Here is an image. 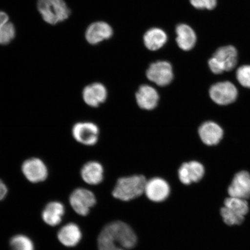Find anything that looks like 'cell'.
<instances>
[{
    "instance_id": "1",
    "label": "cell",
    "mask_w": 250,
    "mask_h": 250,
    "mask_svg": "<svg viewBox=\"0 0 250 250\" xmlns=\"http://www.w3.org/2000/svg\"><path fill=\"white\" fill-rule=\"evenodd\" d=\"M137 241L134 231L124 222L114 221L107 225L98 237L99 250H127L135 247Z\"/></svg>"
},
{
    "instance_id": "2",
    "label": "cell",
    "mask_w": 250,
    "mask_h": 250,
    "mask_svg": "<svg viewBox=\"0 0 250 250\" xmlns=\"http://www.w3.org/2000/svg\"><path fill=\"white\" fill-rule=\"evenodd\" d=\"M146 182L145 177L141 175L121 178L115 185L112 195L121 201H130L145 192Z\"/></svg>"
},
{
    "instance_id": "3",
    "label": "cell",
    "mask_w": 250,
    "mask_h": 250,
    "mask_svg": "<svg viewBox=\"0 0 250 250\" xmlns=\"http://www.w3.org/2000/svg\"><path fill=\"white\" fill-rule=\"evenodd\" d=\"M37 8L43 20L50 24L62 22L71 14L64 0H38Z\"/></svg>"
},
{
    "instance_id": "4",
    "label": "cell",
    "mask_w": 250,
    "mask_h": 250,
    "mask_svg": "<svg viewBox=\"0 0 250 250\" xmlns=\"http://www.w3.org/2000/svg\"><path fill=\"white\" fill-rule=\"evenodd\" d=\"M146 77L159 86H166L173 79V68L170 62L158 61L149 65L146 73Z\"/></svg>"
},
{
    "instance_id": "5",
    "label": "cell",
    "mask_w": 250,
    "mask_h": 250,
    "mask_svg": "<svg viewBox=\"0 0 250 250\" xmlns=\"http://www.w3.org/2000/svg\"><path fill=\"white\" fill-rule=\"evenodd\" d=\"M212 101L216 104L226 105L236 101L238 91L235 86L229 81H224L214 84L209 90Z\"/></svg>"
},
{
    "instance_id": "6",
    "label": "cell",
    "mask_w": 250,
    "mask_h": 250,
    "mask_svg": "<svg viewBox=\"0 0 250 250\" xmlns=\"http://www.w3.org/2000/svg\"><path fill=\"white\" fill-rule=\"evenodd\" d=\"M70 203L78 214L86 216L89 214L90 208L96 205V199L95 195L89 190L78 188L71 193Z\"/></svg>"
},
{
    "instance_id": "7",
    "label": "cell",
    "mask_w": 250,
    "mask_h": 250,
    "mask_svg": "<svg viewBox=\"0 0 250 250\" xmlns=\"http://www.w3.org/2000/svg\"><path fill=\"white\" fill-rule=\"evenodd\" d=\"M72 134L77 142L83 145L91 146L98 142L99 129L96 125L92 123H78L74 125Z\"/></svg>"
},
{
    "instance_id": "8",
    "label": "cell",
    "mask_w": 250,
    "mask_h": 250,
    "mask_svg": "<svg viewBox=\"0 0 250 250\" xmlns=\"http://www.w3.org/2000/svg\"><path fill=\"white\" fill-rule=\"evenodd\" d=\"M21 171L27 180L32 183H39L48 177V170L42 159L31 158L25 161L21 166Z\"/></svg>"
},
{
    "instance_id": "9",
    "label": "cell",
    "mask_w": 250,
    "mask_h": 250,
    "mask_svg": "<svg viewBox=\"0 0 250 250\" xmlns=\"http://www.w3.org/2000/svg\"><path fill=\"white\" fill-rule=\"evenodd\" d=\"M145 193L152 202H161L169 196L170 188L167 181L159 177L152 178L146 181Z\"/></svg>"
},
{
    "instance_id": "10",
    "label": "cell",
    "mask_w": 250,
    "mask_h": 250,
    "mask_svg": "<svg viewBox=\"0 0 250 250\" xmlns=\"http://www.w3.org/2000/svg\"><path fill=\"white\" fill-rule=\"evenodd\" d=\"M228 194L243 199L250 198V174L246 171H241L235 174L228 189Z\"/></svg>"
},
{
    "instance_id": "11",
    "label": "cell",
    "mask_w": 250,
    "mask_h": 250,
    "mask_svg": "<svg viewBox=\"0 0 250 250\" xmlns=\"http://www.w3.org/2000/svg\"><path fill=\"white\" fill-rule=\"evenodd\" d=\"M205 173L204 167L197 161L184 163L181 166L178 172L181 182L185 185L199 182L204 176Z\"/></svg>"
},
{
    "instance_id": "12",
    "label": "cell",
    "mask_w": 250,
    "mask_h": 250,
    "mask_svg": "<svg viewBox=\"0 0 250 250\" xmlns=\"http://www.w3.org/2000/svg\"><path fill=\"white\" fill-rule=\"evenodd\" d=\"M83 98L87 105L98 107L107 99V90L102 83H91L83 89Z\"/></svg>"
},
{
    "instance_id": "13",
    "label": "cell",
    "mask_w": 250,
    "mask_h": 250,
    "mask_svg": "<svg viewBox=\"0 0 250 250\" xmlns=\"http://www.w3.org/2000/svg\"><path fill=\"white\" fill-rule=\"evenodd\" d=\"M224 132L220 125L212 121H207L199 128V135L206 145H217L223 137Z\"/></svg>"
},
{
    "instance_id": "14",
    "label": "cell",
    "mask_w": 250,
    "mask_h": 250,
    "mask_svg": "<svg viewBox=\"0 0 250 250\" xmlns=\"http://www.w3.org/2000/svg\"><path fill=\"white\" fill-rule=\"evenodd\" d=\"M113 31L109 25L103 21L93 23L87 27L85 38L90 44L96 45L103 41L110 39Z\"/></svg>"
},
{
    "instance_id": "15",
    "label": "cell",
    "mask_w": 250,
    "mask_h": 250,
    "mask_svg": "<svg viewBox=\"0 0 250 250\" xmlns=\"http://www.w3.org/2000/svg\"><path fill=\"white\" fill-rule=\"evenodd\" d=\"M137 104L141 108L146 110H152L158 105L159 96L154 87L143 85L139 87L136 94Z\"/></svg>"
},
{
    "instance_id": "16",
    "label": "cell",
    "mask_w": 250,
    "mask_h": 250,
    "mask_svg": "<svg viewBox=\"0 0 250 250\" xmlns=\"http://www.w3.org/2000/svg\"><path fill=\"white\" fill-rule=\"evenodd\" d=\"M83 179L90 185H98L101 184L104 177V169L102 165L98 162H87L83 166L81 170Z\"/></svg>"
},
{
    "instance_id": "17",
    "label": "cell",
    "mask_w": 250,
    "mask_h": 250,
    "mask_svg": "<svg viewBox=\"0 0 250 250\" xmlns=\"http://www.w3.org/2000/svg\"><path fill=\"white\" fill-rule=\"evenodd\" d=\"M212 57L220 62L225 71L232 70L237 62V51L233 46H226L218 48Z\"/></svg>"
},
{
    "instance_id": "18",
    "label": "cell",
    "mask_w": 250,
    "mask_h": 250,
    "mask_svg": "<svg viewBox=\"0 0 250 250\" xmlns=\"http://www.w3.org/2000/svg\"><path fill=\"white\" fill-rule=\"evenodd\" d=\"M58 237L62 245L66 247H74L80 242L82 233L77 225L70 223L59 230Z\"/></svg>"
},
{
    "instance_id": "19",
    "label": "cell",
    "mask_w": 250,
    "mask_h": 250,
    "mask_svg": "<svg viewBox=\"0 0 250 250\" xmlns=\"http://www.w3.org/2000/svg\"><path fill=\"white\" fill-rule=\"evenodd\" d=\"M177 42L181 49L190 51L195 46L196 36L195 31L188 25L180 24L176 27Z\"/></svg>"
},
{
    "instance_id": "20",
    "label": "cell",
    "mask_w": 250,
    "mask_h": 250,
    "mask_svg": "<svg viewBox=\"0 0 250 250\" xmlns=\"http://www.w3.org/2000/svg\"><path fill=\"white\" fill-rule=\"evenodd\" d=\"M64 211V207L62 203L52 202L46 206L42 211V217L46 224L55 227L61 223Z\"/></svg>"
},
{
    "instance_id": "21",
    "label": "cell",
    "mask_w": 250,
    "mask_h": 250,
    "mask_svg": "<svg viewBox=\"0 0 250 250\" xmlns=\"http://www.w3.org/2000/svg\"><path fill=\"white\" fill-rule=\"evenodd\" d=\"M167 41V34L159 28H152L144 36V42L151 51H156L164 46Z\"/></svg>"
},
{
    "instance_id": "22",
    "label": "cell",
    "mask_w": 250,
    "mask_h": 250,
    "mask_svg": "<svg viewBox=\"0 0 250 250\" xmlns=\"http://www.w3.org/2000/svg\"><path fill=\"white\" fill-rule=\"evenodd\" d=\"M224 206L233 213L242 215L245 217V215L249 211V206L248 201L235 197L229 196L224 201Z\"/></svg>"
},
{
    "instance_id": "23",
    "label": "cell",
    "mask_w": 250,
    "mask_h": 250,
    "mask_svg": "<svg viewBox=\"0 0 250 250\" xmlns=\"http://www.w3.org/2000/svg\"><path fill=\"white\" fill-rule=\"evenodd\" d=\"M10 246L12 250H34L32 241L29 237L21 234L12 237Z\"/></svg>"
},
{
    "instance_id": "24",
    "label": "cell",
    "mask_w": 250,
    "mask_h": 250,
    "mask_svg": "<svg viewBox=\"0 0 250 250\" xmlns=\"http://www.w3.org/2000/svg\"><path fill=\"white\" fill-rule=\"evenodd\" d=\"M16 30L14 25L11 22H7L0 26V45H7L15 37Z\"/></svg>"
},
{
    "instance_id": "25",
    "label": "cell",
    "mask_w": 250,
    "mask_h": 250,
    "mask_svg": "<svg viewBox=\"0 0 250 250\" xmlns=\"http://www.w3.org/2000/svg\"><path fill=\"white\" fill-rule=\"evenodd\" d=\"M220 212L224 223L228 225V226L240 225L245 220V217L233 213V212L230 211L229 209H228L225 206L221 208Z\"/></svg>"
},
{
    "instance_id": "26",
    "label": "cell",
    "mask_w": 250,
    "mask_h": 250,
    "mask_svg": "<svg viewBox=\"0 0 250 250\" xmlns=\"http://www.w3.org/2000/svg\"><path fill=\"white\" fill-rule=\"evenodd\" d=\"M236 78L241 85L250 88V65H244L236 71Z\"/></svg>"
},
{
    "instance_id": "27",
    "label": "cell",
    "mask_w": 250,
    "mask_h": 250,
    "mask_svg": "<svg viewBox=\"0 0 250 250\" xmlns=\"http://www.w3.org/2000/svg\"><path fill=\"white\" fill-rule=\"evenodd\" d=\"M193 7L197 9H213L217 5V0H190Z\"/></svg>"
},
{
    "instance_id": "28",
    "label": "cell",
    "mask_w": 250,
    "mask_h": 250,
    "mask_svg": "<svg viewBox=\"0 0 250 250\" xmlns=\"http://www.w3.org/2000/svg\"><path fill=\"white\" fill-rule=\"evenodd\" d=\"M208 65L211 71L215 74H220L225 71L220 62L214 57H212L208 61Z\"/></svg>"
},
{
    "instance_id": "29",
    "label": "cell",
    "mask_w": 250,
    "mask_h": 250,
    "mask_svg": "<svg viewBox=\"0 0 250 250\" xmlns=\"http://www.w3.org/2000/svg\"><path fill=\"white\" fill-rule=\"evenodd\" d=\"M8 193L7 187L0 180V201L5 198Z\"/></svg>"
},
{
    "instance_id": "30",
    "label": "cell",
    "mask_w": 250,
    "mask_h": 250,
    "mask_svg": "<svg viewBox=\"0 0 250 250\" xmlns=\"http://www.w3.org/2000/svg\"><path fill=\"white\" fill-rule=\"evenodd\" d=\"M9 21L8 15L3 11H0V26Z\"/></svg>"
}]
</instances>
